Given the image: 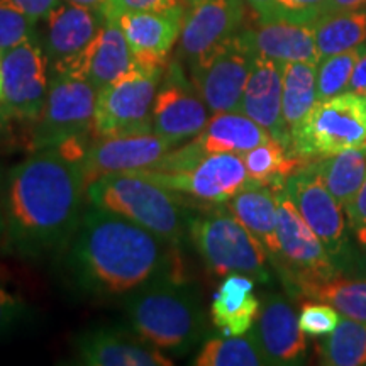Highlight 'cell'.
I'll use <instances>...</instances> for the list:
<instances>
[{
	"mask_svg": "<svg viewBox=\"0 0 366 366\" xmlns=\"http://www.w3.org/2000/svg\"><path fill=\"white\" fill-rule=\"evenodd\" d=\"M86 197L84 163L58 148L33 151L9 170L4 189V249L24 259L63 251Z\"/></svg>",
	"mask_w": 366,
	"mask_h": 366,
	"instance_id": "6da1fadb",
	"label": "cell"
},
{
	"mask_svg": "<svg viewBox=\"0 0 366 366\" xmlns=\"http://www.w3.org/2000/svg\"><path fill=\"white\" fill-rule=\"evenodd\" d=\"M173 248L129 219L94 207L81 214L63 248V268L80 294L116 299L175 273Z\"/></svg>",
	"mask_w": 366,
	"mask_h": 366,
	"instance_id": "7a4b0ae2",
	"label": "cell"
},
{
	"mask_svg": "<svg viewBox=\"0 0 366 366\" xmlns=\"http://www.w3.org/2000/svg\"><path fill=\"white\" fill-rule=\"evenodd\" d=\"M124 312L132 334L163 353H189L207 331L199 292L175 273L127 295Z\"/></svg>",
	"mask_w": 366,
	"mask_h": 366,
	"instance_id": "3957f363",
	"label": "cell"
},
{
	"mask_svg": "<svg viewBox=\"0 0 366 366\" xmlns=\"http://www.w3.org/2000/svg\"><path fill=\"white\" fill-rule=\"evenodd\" d=\"M86 199L94 207L129 219L175 248L189 234L190 214L183 210L173 190L136 173H107L95 178L86 185Z\"/></svg>",
	"mask_w": 366,
	"mask_h": 366,
	"instance_id": "277c9868",
	"label": "cell"
},
{
	"mask_svg": "<svg viewBox=\"0 0 366 366\" xmlns=\"http://www.w3.org/2000/svg\"><path fill=\"white\" fill-rule=\"evenodd\" d=\"M288 148L305 162L366 148V95L342 92L327 100H317L290 131Z\"/></svg>",
	"mask_w": 366,
	"mask_h": 366,
	"instance_id": "5b68a950",
	"label": "cell"
},
{
	"mask_svg": "<svg viewBox=\"0 0 366 366\" xmlns=\"http://www.w3.org/2000/svg\"><path fill=\"white\" fill-rule=\"evenodd\" d=\"M189 236L214 274L242 273L262 283L269 282L267 251L229 209L190 216Z\"/></svg>",
	"mask_w": 366,
	"mask_h": 366,
	"instance_id": "8992f818",
	"label": "cell"
},
{
	"mask_svg": "<svg viewBox=\"0 0 366 366\" xmlns=\"http://www.w3.org/2000/svg\"><path fill=\"white\" fill-rule=\"evenodd\" d=\"M278 207V241L280 258L273 264L288 295L300 299L302 288L341 274L324 242L305 222L283 183L272 185Z\"/></svg>",
	"mask_w": 366,
	"mask_h": 366,
	"instance_id": "52a82bcc",
	"label": "cell"
},
{
	"mask_svg": "<svg viewBox=\"0 0 366 366\" xmlns=\"http://www.w3.org/2000/svg\"><path fill=\"white\" fill-rule=\"evenodd\" d=\"M164 66L137 63L134 70L97 92L94 131L97 137L153 132V104Z\"/></svg>",
	"mask_w": 366,
	"mask_h": 366,
	"instance_id": "ba28073f",
	"label": "cell"
},
{
	"mask_svg": "<svg viewBox=\"0 0 366 366\" xmlns=\"http://www.w3.org/2000/svg\"><path fill=\"white\" fill-rule=\"evenodd\" d=\"M97 90L79 76L56 73L48 89L43 114L31 139L33 151L56 148L73 137H86L94 129Z\"/></svg>",
	"mask_w": 366,
	"mask_h": 366,
	"instance_id": "9c48e42d",
	"label": "cell"
},
{
	"mask_svg": "<svg viewBox=\"0 0 366 366\" xmlns=\"http://www.w3.org/2000/svg\"><path fill=\"white\" fill-rule=\"evenodd\" d=\"M251 61L253 53L237 33L190 63V80L210 114L241 112Z\"/></svg>",
	"mask_w": 366,
	"mask_h": 366,
	"instance_id": "30bf717a",
	"label": "cell"
},
{
	"mask_svg": "<svg viewBox=\"0 0 366 366\" xmlns=\"http://www.w3.org/2000/svg\"><path fill=\"white\" fill-rule=\"evenodd\" d=\"M4 97L0 116L36 122L48 99V61L33 39L2 53Z\"/></svg>",
	"mask_w": 366,
	"mask_h": 366,
	"instance_id": "8fae6325",
	"label": "cell"
},
{
	"mask_svg": "<svg viewBox=\"0 0 366 366\" xmlns=\"http://www.w3.org/2000/svg\"><path fill=\"white\" fill-rule=\"evenodd\" d=\"M148 178L163 189L187 194L210 204H227L251 182L241 154L209 153L189 172H127Z\"/></svg>",
	"mask_w": 366,
	"mask_h": 366,
	"instance_id": "7c38bea8",
	"label": "cell"
},
{
	"mask_svg": "<svg viewBox=\"0 0 366 366\" xmlns=\"http://www.w3.org/2000/svg\"><path fill=\"white\" fill-rule=\"evenodd\" d=\"M283 187L302 217L312 227L341 268V263L350 254V226L346 222L345 207L326 189L310 163L288 177L283 182Z\"/></svg>",
	"mask_w": 366,
	"mask_h": 366,
	"instance_id": "4fadbf2b",
	"label": "cell"
},
{
	"mask_svg": "<svg viewBox=\"0 0 366 366\" xmlns=\"http://www.w3.org/2000/svg\"><path fill=\"white\" fill-rule=\"evenodd\" d=\"M210 119L192 80L183 75L180 65L173 63L164 73L153 104V132L163 136L173 146L199 136Z\"/></svg>",
	"mask_w": 366,
	"mask_h": 366,
	"instance_id": "5bb4252c",
	"label": "cell"
},
{
	"mask_svg": "<svg viewBox=\"0 0 366 366\" xmlns=\"http://www.w3.org/2000/svg\"><path fill=\"white\" fill-rule=\"evenodd\" d=\"M136 66V56L121 26L114 19H104L99 34L84 51L56 63V73L84 79L99 92Z\"/></svg>",
	"mask_w": 366,
	"mask_h": 366,
	"instance_id": "9a60e30c",
	"label": "cell"
},
{
	"mask_svg": "<svg viewBox=\"0 0 366 366\" xmlns=\"http://www.w3.org/2000/svg\"><path fill=\"white\" fill-rule=\"evenodd\" d=\"M248 334L267 365H300L307 353V341L300 329L294 305L283 295H268Z\"/></svg>",
	"mask_w": 366,
	"mask_h": 366,
	"instance_id": "2e32d148",
	"label": "cell"
},
{
	"mask_svg": "<svg viewBox=\"0 0 366 366\" xmlns=\"http://www.w3.org/2000/svg\"><path fill=\"white\" fill-rule=\"evenodd\" d=\"M244 17L242 0H190L183 14L180 48L189 63L237 34Z\"/></svg>",
	"mask_w": 366,
	"mask_h": 366,
	"instance_id": "e0dca14e",
	"label": "cell"
},
{
	"mask_svg": "<svg viewBox=\"0 0 366 366\" xmlns=\"http://www.w3.org/2000/svg\"><path fill=\"white\" fill-rule=\"evenodd\" d=\"M172 148L170 141L157 132L121 137H100L86 148L84 170L86 185L107 173L148 170Z\"/></svg>",
	"mask_w": 366,
	"mask_h": 366,
	"instance_id": "ac0fdd59",
	"label": "cell"
},
{
	"mask_svg": "<svg viewBox=\"0 0 366 366\" xmlns=\"http://www.w3.org/2000/svg\"><path fill=\"white\" fill-rule=\"evenodd\" d=\"M182 6L157 12H126L117 16L136 61L148 66H164L168 53L182 34Z\"/></svg>",
	"mask_w": 366,
	"mask_h": 366,
	"instance_id": "d6986e66",
	"label": "cell"
},
{
	"mask_svg": "<svg viewBox=\"0 0 366 366\" xmlns=\"http://www.w3.org/2000/svg\"><path fill=\"white\" fill-rule=\"evenodd\" d=\"M283 65L273 59L253 54L249 75L241 100V112L267 129L272 137L290 144L282 114Z\"/></svg>",
	"mask_w": 366,
	"mask_h": 366,
	"instance_id": "ffe728a7",
	"label": "cell"
},
{
	"mask_svg": "<svg viewBox=\"0 0 366 366\" xmlns=\"http://www.w3.org/2000/svg\"><path fill=\"white\" fill-rule=\"evenodd\" d=\"M79 363L90 366H170L163 351L119 329L99 327L80 334L75 341Z\"/></svg>",
	"mask_w": 366,
	"mask_h": 366,
	"instance_id": "44dd1931",
	"label": "cell"
},
{
	"mask_svg": "<svg viewBox=\"0 0 366 366\" xmlns=\"http://www.w3.org/2000/svg\"><path fill=\"white\" fill-rule=\"evenodd\" d=\"M239 34L251 53L282 65L288 61L320 63L314 22L259 19L258 26L244 29Z\"/></svg>",
	"mask_w": 366,
	"mask_h": 366,
	"instance_id": "7402d4cb",
	"label": "cell"
},
{
	"mask_svg": "<svg viewBox=\"0 0 366 366\" xmlns=\"http://www.w3.org/2000/svg\"><path fill=\"white\" fill-rule=\"evenodd\" d=\"M254 278L231 273L224 278L212 299V322L222 336H242L258 319L262 302L256 299Z\"/></svg>",
	"mask_w": 366,
	"mask_h": 366,
	"instance_id": "603a6c76",
	"label": "cell"
},
{
	"mask_svg": "<svg viewBox=\"0 0 366 366\" xmlns=\"http://www.w3.org/2000/svg\"><path fill=\"white\" fill-rule=\"evenodd\" d=\"M227 209L239 219L267 251L269 263L274 264L280 258L278 241V207L277 197L272 187L251 183L244 190L232 197Z\"/></svg>",
	"mask_w": 366,
	"mask_h": 366,
	"instance_id": "cb8c5ba5",
	"label": "cell"
},
{
	"mask_svg": "<svg viewBox=\"0 0 366 366\" xmlns=\"http://www.w3.org/2000/svg\"><path fill=\"white\" fill-rule=\"evenodd\" d=\"M102 14L75 4H58L46 17L48 22V49L54 63L84 51L99 34Z\"/></svg>",
	"mask_w": 366,
	"mask_h": 366,
	"instance_id": "d4e9b609",
	"label": "cell"
},
{
	"mask_svg": "<svg viewBox=\"0 0 366 366\" xmlns=\"http://www.w3.org/2000/svg\"><path fill=\"white\" fill-rule=\"evenodd\" d=\"M195 139L207 153L244 154L272 139V134L242 112H221L209 119Z\"/></svg>",
	"mask_w": 366,
	"mask_h": 366,
	"instance_id": "484cf974",
	"label": "cell"
},
{
	"mask_svg": "<svg viewBox=\"0 0 366 366\" xmlns=\"http://www.w3.org/2000/svg\"><path fill=\"white\" fill-rule=\"evenodd\" d=\"M310 164L334 199L345 207L366 180V148L341 151Z\"/></svg>",
	"mask_w": 366,
	"mask_h": 366,
	"instance_id": "4316f807",
	"label": "cell"
},
{
	"mask_svg": "<svg viewBox=\"0 0 366 366\" xmlns=\"http://www.w3.org/2000/svg\"><path fill=\"white\" fill-rule=\"evenodd\" d=\"M317 102V65L307 61L283 63L282 114L288 134Z\"/></svg>",
	"mask_w": 366,
	"mask_h": 366,
	"instance_id": "83f0119b",
	"label": "cell"
},
{
	"mask_svg": "<svg viewBox=\"0 0 366 366\" xmlns=\"http://www.w3.org/2000/svg\"><path fill=\"white\" fill-rule=\"evenodd\" d=\"M320 59L355 49L366 41V11L331 12L314 22Z\"/></svg>",
	"mask_w": 366,
	"mask_h": 366,
	"instance_id": "f1b7e54d",
	"label": "cell"
},
{
	"mask_svg": "<svg viewBox=\"0 0 366 366\" xmlns=\"http://www.w3.org/2000/svg\"><path fill=\"white\" fill-rule=\"evenodd\" d=\"M241 158L244 162L249 180L268 187L283 183L288 177L310 163L292 153L285 143L274 139V137L246 151L244 154H241Z\"/></svg>",
	"mask_w": 366,
	"mask_h": 366,
	"instance_id": "f546056e",
	"label": "cell"
},
{
	"mask_svg": "<svg viewBox=\"0 0 366 366\" xmlns=\"http://www.w3.org/2000/svg\"><path fill=\"white\" fill-rule=\"evenodd\" d=\"M319 363L326 366L366 365V322L341 315L340 324L315 346Z\"/></svg>",
	"mask_w": 366,
	"mask_h": 366,
	"instance_id": "4dcf8cb0",
	"label": "cell"
},
{
	"mask_svg": "<svg viewBox=\"0 0 366 366\" xmlns=\"http://www.w3.org/2000/svg\"><path fill=\"white\" fill-rule=\"evenodd\" d=\"M327 302L346 317L366 322V278H342L341 274L329 280L312 283L302 288L300 299Z\"/></svg>",
	"mask_w": 366,
	"mask_h": 366,
	"instance_id": "1f68e13d",
	"label": "cell"
},
{
	"mask_svg": "<svg viewBox=\"0 0 366 366\" xmlns=\"http://www.w3.org/2000/svg\"><path fill=\"white\" fill-rule=\"evenodd\" d=\"M197 366H262V353L248 332L242 336L212 337L192 361Z\"/></svg>",
	"mask_w": 366,
	"mask_h": 366,
	"instance_id": "d6a6232c",
	"label": "cell"
},
{
	"mask_svg": "<svg viewBox=\"0 0 366 366\" xmlns=\"http://www.w3.org/2000/svg\"><path fill=\"white\" fill-rule=\"evenodd\" d=\"M361 46L320 59L317 65V100H327L347 90L356 61L360 58Z\"/></svg>",
	"mask_w": 366,
	"mask_h": 366,
	"instance_id": "836d02e7",
	"label": "cell"
},
{
	"mask_svg": "<svg viewBox=\"0 0 366 366\" xmlns=\"http://www.w3.org/2000/svg\"><path fill=\"white\" fill-rule=\"evenodd\" d=\"M34 21L12 0H0V53L31 39Z\"/></svg>",
	"mask_w": 366,
	"mask_h": 366,
	"instance_id": "e575fe53",
	"label": "cell"
},
{
	"mask_svg": "<svg viewBox=\"0 0 366 366\" xmlns=\"http://www.w3.org/2000/svg\"><path fill=\"white\" fill-rule=\"evenodd\" d=\"M341 320V312L336 307H332L327 302L312 300L302 304L299 314L300 329L305 336L324 337L331 334L337 327Z\"/></svg>",
	"mask_w": 366,
	"mask_h": 366,
	"instance_id": "d590c367",
	"label": "cell"
},
{
	"mask_svg": "<svg viewBox=\"0 0 366 366\" xmlns=\"http://www.w3.org/2000/svg\"><path fill=\"white\" fill-rule=\"evenodd\" d=\"M327 2L329 0H274L272 16L268 19L315 22L326 14Z\"/></svg>",
	"mask_w": 366,
	"mask_h": 366,
	"instance_id": "8d00e7d4",
	"label": "cell"
},
{
	"mask_svg": "<svg viewBox=\"0 0 366 366\" xmlns=\"http://www.w3.org/2000/svg\"><path fill=\"white\" fill-rule=\"evenodd\" d=\"M29 307L16 292L0 282V340L17 331L27 320Z\"/></svg>",
	"mask_w": 366,
	"mask_h": 366,
	"instance_id": "74e56055",
	"label": "cell"
},
{
	"mask_svg": "<svg viewBox=\"0 0 366 366\" xmlns=\"http://www.w3.org/2000/svg\"><path fill=\"white\" fill-rule=\"evenodd\" d=\"M180 6V0H107L104 19H116L126 12H157Z\"/></svg>",
	"mask_w": 366,
	"mask_h": 366,
	"instance_id": "f35d334b",
	"label": "cell"
},
{
	"mask_svg": "<svg viewBox=\"0 0 366 366\" xmlns=\"http://www.w3.org/2000/svg\"><path fill=\"white\" fill-rule=\"evenodd\" d=\"M345 214L355 239L366 249V180L353 199L345 205Z\"/></svg>",
	"mask_w": 366,
	"mask_h": 366,
	"instance_id": "ab89813d",
	"label": "cell"
},
{
	"mask_svg": "<svg viewBox=\"0 0 366 366\" xmlns=\"http://www.w3.org/2000/svg\"><path fill=\"white\" fill-rule=\"evenodd\" d=\"M12 2L22 9L34 22L46 19L48 14L58 6V0H12Z\"/></svg>",
	"mask_w": 366,
	"mask_h": 366,
	"instance_id": "60d3db41",
	"label": "cell"
},
{
	"mask_svg": "<svg viewBox=\"0 0 366 366\" xmlns=\"http://www.w3.org/2000/svg\"><path fill=\"white\" fill-rule=\"evenodd\" d=\"M347 92H355V94L366 95V46H361V53L356 66L351 75Z\"/></svg>",
	"mask_w": 366,
	"mask_h": 366,
	"instance_id": "b9f144b4",
	"label": "cell"
},
{
	"mask_svg": "<svg viewBox=\"0 0 366 366\" xmlns=\"http://www.w3.org/2000/svg\"><path fill=\"white\" fill-rule=\"evenodd\" d=\"M346 11H366V0H329L327 2L326 14Z\"/></svg>",
	"mask_w": 366,
	"mask_h": 366,
	"instance_id": "7bdbcfd3",
	"label": "cell"
},
{
	"mask_svg": "<svg viewBox=\"0 0 366 366\" xmlns=\"http://www.w3.org/2000/svg\"><path fill=\"white\" fill-rule=\"evenodd\" d=\"M248 4L258 14L259 19H268L272 16L274 0H248Z\"/></svg>",
	"mask_w": 366,
	"mask_h": 366,
	"instance_id": "ee69618b",
	"label": "cell"
},
{
	"mask_svg": "<svg viewBox=\"0 0 366 366\" xmlns=\"http://www.w3.org/2000/svg\"><path fill=\"white\" fill-rule=\"evenodd\" d=\"M68 2L75 4V6H81V7L92 9V11L102 14L105 4H107V0H68Z\"/></svg>",
	"mask_w": 366,
	"mask_h": 366,
	"instance_id": "f6af8a7d",
	"label": "cell"
},
{
	"mask_svg": "<svg viewBox=\"0 0 366 366\" xmlns=\"http://www.w3.org/2000/svg\"><path fill=\"white\" fill-rule=\"evenodd\" d=\"M4 97V84H2V53H0V102Z\"/></svg>",
	"mask_w": 366,
	"mask_h": 366,
	"instance_id": "bcb514c9",
	"label": "cell"
},
{
	"mask_svg": "<svg viewBox=\"0 0 366 366\" xmlns=\"http://www.w3.org/2000/svg\"><path fill=\"white\" fill-rule=\"evenodd\" d=\"M4 229H6V219H4V214L0 212V236L4 234Z\"/></svg>",
	"mask_w": 366,
	"mask_h": 366,
	"instance_id": "7dc6e473",
	"label": "cell"
},
{
	"mask_svg": "<svg viewBox=\"0 0 366 366\" xmlns=\"http://www.w3.org/2000/svg\"><path fill=\"white\" fill-rule=\"evenodd\" d=\"M0 178H2V170H0Z\"/></svg>",
	"mask_w": 366,
	"mask_h": 366,
	"instance_id": "c3c4849f",
	"label": "cell"
}]
</instances>
